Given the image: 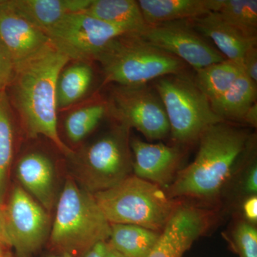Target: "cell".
Wrapping results in <instances>:
<instances>
[{
	"label": "cell",
	"instance_id": "11",
	"mask_svg": "<svg viewBox=\"0 0 257 257\" xmlns=\"http://www.w3.org/2000/svg\"><path fill=\"white\" fill-rule=\"evenodd\" d=\"M138 35L153 46L188 64L196 71L226 60L203 38L191 20L147 26Z\"/></svg>",
	"mask_w": 257,
	"mask_h": 257
},
{
	"label": "cell",
	"instance_id": "33",
	"mask_svg": "<svg viewBox=\"0 0 257 257\" xmlns=\"http://www.w3.org/2000/svg\"><path fill=\"white\" fill-rule=\"evenodd\" d=\"M3 206L0 204V249H8L10 247L6 229H5L4 210Z\"/></svg>",
	"mask_w": 257,
	"mask_h": 257
},
{
	"label": "cell",
	"instance_id": "9",
	"mask_svg": "<svg viewBox=\"0 0 257 257\" xmlns=\"http://www.w3.org/2000/svg\"><path fill=\"white\" fill-rule=\"evenodd\" d=\"M3 210L10 247L20 256H31L50 236L48 211L19 184L12 189Z\"/></svg>",
	"mask_w": 257,
	"mask_h": 257
},
{
	"label": "cell",
	"instance_id": "15",
	"mask_svg": "<svg viewBox=\"0 0 257 257\" xmlns=\"http://www.w3.org/2000/svg\"><path fill=\"white\" fill-rule=\"evenodd\" d=\"M15 172L19 185L50 212L57 200L55 167L50 157L28 152L19 160Z\"/></svg>",
	"mask_w": 257,
	"mask_h": 257
},
{
	"label": "cell",
	"instance_id": "31",
	"mask_svg": "<svg viewBox=\"0 0 257 257\" xmlns=\"http://www.w3.org/2000/svg\"><path fill=\"white\" fill-rule=\"evenodd\" d=\"M109 249V243L108 241H100L87 250L80 257H106Z\"/></svg>",
	"mask_w": 257,
	"mask_h": 257
},
{
	"label": "cell",
	"instance_id": "14",
	"mask_svg": "<svg viewBox=\"0 0 257 257\" xmlns=\"http://www.w3.org/2000/svg\"><path fill=\"white\" fill-rule=\"evenodd\" d=\"M0 40L13 57L15 68L50 46L44 32L8 7V0L0 3Z\"/></svg>",
	"mask_w": 257,
	"mask_h": 257
},
{
	"label": "cell",
	"instance_id": "36",
	"mask_svg": "<svg viewBox=\"0 0 257 257\" xmlns=\"http://www.w3.org/2000/svg\"><path fill=\"white\" fill-rule=\"evenodd\" d=\"M0 257H13L7 249H0Z\"/></svg>",
	"mask_w": 257,
	"mask_h": 257
},
{
	"label": "cell",
	"instance_id": "8",
	"mask_svg": "<svg viewBox=\"0 0 257 257\" xmlns=\"http://www.w3.org/2000/svg\"><path fill=\"white\" fill-rule=\"evenodd\" d=\"M106 105L120 124L136 128L149 140H162L170 133L163 104L147 84L116 86Z\"/></svg>",
	"mask_w": 257,
	"mask_h": 257
},
{
	"label": "cell",
	"instance_id": "23",
	"mask_svg": "<svg viewBox=\"0 0 257 257\" xmlns=\"http://www.w3.org/2000/svg\"><path fill=\"white\" fill-rule=\"evenodd\" d=\"M207 5L243 36L257 39L256 0H207Z\"/></svg>",
	"mask_w": 257,
	"mask_h": 257
},
{
	"label": "cell",
	"instance_id": "19",
	"mask_svg": "<svg viewBox=\"0 0 257 257\" xmlns=\"http://www.w3.org/2000/svg\"><path fill=\"white\" fill-rule=\"evenodd\" d=\"M84 13L125 34L140 33L147 28L138 1L135 0H92Z\"/></svg>",
	"mask_w": 257,
	"mask_h": 257
},
{
	"label": "cell",
	"instance_id": "10",
	"mask_svg": "<svg viewBox=\"0 0 257 257\" xmlns=\"http://www.w3.org/2000/svg\"><path fill=\"white\" fill-rule=\"evenodd\" d=\"M124 32L84 12L64 17L47 32L51 43L71 60H95L104 47Z\"/></svg>",
	"mask_w": 257,
	"mask_h": 257
},
{
	"label": "cell",
	"instance_id": "16",
	"mask_svg": "<svg viewBox=\"0 0 257 257\" xmlns=\"http://www.w3.org/2000/svg\"><path fill=\"white\" fill-rule=\"evenodd\" d=\"M197 32L214 42L218 51L226 60L242 67L245 54L251 47L256 46L257 39H248L224 21L216 13L191 20Z\"/></svg>",
	"mask_w": 257,
	"mask_h": 257
},
{
	"label": "cell",
	"instance_id": "1",
	"mask_svg": "<svg viewBox=\"0 0 257 257\" xmlns=\"http://www.w3.org/2000/svg\"><path fill=\"white\" fill-rule=\"evenodd\" d=\"M70 60L51 44L15 68L11 84L13 102L27 135L45 137L69 158L74 152L59 135L56 88L61 71Z\"/></svg>",
	"mask_w": 257,
	"mask_h": 257
},
{
	"label": "cell",
	"instance_id": "25",
	"mask_svg": "<svg viewBox=\"0 0 257 257\" xmlns=\"http://www.w3.org/2000/svg\"><path fill=\"white\" fill-rule=\"evenodd\" d=\"M15 130L11 104L6 92H0V204L4 205L15 153Z\"/></svg>",
	"mask_w": 257,
	"mask_h": 257
},
{
	"label": "cell",
	"instance_id": "32",
	"mask_svg": "<svg viewBox=\"0 0 257 257\" xmlns=\"http://www.w3.org/2000/svg\"><path fill=\"white\" fill-rule=\"evenodd\" d=\"M245 189L249 194L255 195L257 192V168L253 165L248 171L245 179Z\"/></svg>",
	"mask_w": 257,
	"mask_h": 257
},
{
	"label": "cell",
	"instance_id": "17",
	"mask_svg": "<svg viewBox=\"0 0 257 257\" xmlns=\"http://www.w3.org/2000/svg\"><path fill=\"white\" fill-rule=\"evenodd\" d=\"M91 3L92 0H8V7L46 35L64 17L85 11Z\"/></svg>",
	"mask_w": 257,
	"mask_h": 257
},
{
	"label": "cell",
	"instance_id": "34",
	"mask_svg": "<svg viewBox=\"0 0 257 257\" xmlns=\"http://www.w3.org/2000/svg\"><path fill=\"white\" fill-rule=\"evenodd\" d=\"M242 121L249 124L250 126L256 127L257 124V105L256 102L253 104L246 111L243 116Z\"/></svg>",
	"mask_w": 257,
	"mask_h": 257
},
{
	"label": "cell",
	"instance_id": "3",
	"mask_svg": "<svg viewBox=\"0 0 257 257\" xmlns=\"http://www.w3.org/2000/svg\"><path fill=\"white\" fill-rule=\"evenodd\" d=\"M110 234L111 224L93 194L68 177L56 203L51 246L57 253L80 257L96 243L107 241Z\"/></svg>",
	"mask_w": 257,
	"mask_h": 257
},
{
	"label": "cell",
	"instance_id": "30",
	"mask_svg": "<svg viewBox=\"0 0 257 257\" xmlns=\"http://www.w3.org/2000/svg\"><path fill=\"white\" fill-rule=\"evenodd\" d=\"M243 213L248 220L256 221L257 220V197L252 195L246 199L243 206Z\"/></svg>",
	"mask_w": 257,
	"mask_h": 257
},
{
	"label": "cell",
	"instance_id": "27",
	"mask_svg": "<svg viewBox=\"0 0 257 257\" xmlns=\"http://www.w3.org/2000/svg\"><path fill=\"white\" fill-rule=\"evenodd\" d=\"M234 241L239 257H257V231L252 225L240 223L235 229Z\"/></svg>",
	"mask_w": 257,
	"mask_h": 257
},
{
	"label": "cell",
	"instance_id": "6",
	"mask_svg": "<svg viewBox=\"0 0 257 257\" xmlns=\"http://www.w3.org/2000/svg\"><path fill=\"white\" fill-rule=\"evenodd\" d=\"M130 128L114 130L74 154L73 178L82 188L94 193L114 187L130 176L133 160L128 141Z\"/></svg>",
	"mask_w": 257,
	"mask_h": 257
},
{
	"label": "cell",
	"instance_id": "18",
	"mask_svg": "<svg viewBox=\"0 0 257 257\" xmlns=\"http://www.w3.org/2000/svg\"><path fill=\"white\" fill-rule=\"evenodd\" d=\"M147 26L192 20L210 13L207 0H139Z\"/></svg>",
	"mask_w": 257,
	"mask_h": 257
},
{
	"label": "cell",
	"instance_id": "24",
	"mask_svg": "<svg viewBox=\"0 0 257 257\" xmlns=\"http://www.w3.org/2000/svg\"><path fill=\"white\" fill-rule=\"evenodd\" d=\"M243 72L239 64L225 60L197 70L194 82L211 103L229 89Z\"/></svg>",
	"mask_w": 257,
	"mask_h": 257
},
{
	"label": "cell",
	"instance_id": "12",
	"mask_svg": "<svg viewBox=\"0 0 257 257\" xmlns=\"http://www.w3.org/2000/svg\"><path fill=\"white\" fill-rule=\"evenodd\" d=\"M210 213L189 204H179L147 257H182L194 241L207 231Z\"/></svg>",
	"mask_w": 257,
	"mask_h": 257
},
{
	"label": "cell",
	"instance_id": "29",
	"mask_svg": "<svg viewBox=\"0 0 257 257\" xmlns=\"http://www.w3.org/2000/svg\"><path fill=\"white\" fill-rule=\"evenodd\" d=\"M243 73L257 86V50L256 46L248 49L242 61Z\"/></svg>",
	"mask_w": 257,
	"mask_h": 257
},
{
	"label": "cell",
	"instance_id": "26",
	"mask_svg": "<svg viewBox=\"0 0 257 257\" xmlns=\"http://www.w3.org/2000/svg\"><path fill=\"white\" fill-rule=\"evenodd\" d=\"M107 113L106 105L94 104L72 111L64 122L67 138L72 143L82 141L99 124Z\"/></svg>",
	"mask_w": 257,
	"mask_h": 257
},
{
	"label": "cell",
	"instance_id": "28",
	"mask_svg": "<svg viewBox=\"0 0 257 257\" xmlns=\"http://www.w3.org/2000/svg\"><path fill=\"white\" fill-rule=\"evenodd\" d=\"M15 74V65L11 55L0 40V92L11 86Z\"/></svg>",
	"mask_w": 257,
	"mask_h": 257
},
{
	"label": "cell",
	"instance_id": "21",
	"mask_svg": "<svg viewBox=\"0 0 257 257\" xmlns=\"http://www.w3.org/2000/svg\"><path fill=\"white\" fill-rule=\"evenodd\" d=\"M160 233L132 224H111V248L126 257H147Z\"/></svg>",
	"mask_w": 257,
	"mask_h": 257
},
{
	"label": "cell",
	"instance_id": "2",
	"mask_svg": "<svg viewBox=\"0 0 257 257\" xmlns=\"http://www.w3.org/2000/svg\"><path fill=\"white\" fill-rule=\"evenodd\" d=\"M198 141L195 160L179 171L168 187L167 195L171 199H209L217 195L246 150L248 137L223 121L206 130Z\"/></svg>",
	"mask_w": 257,
	"mask_h": 257
},
{
	"label": "cell",
	"instance_id": "22",
	"mask_svg": "<svg viewBox=\"0 0 257 257\" xmlns=\"http://www.w3.org/2000/svg\"><path fill=\"white\" fill-rule=\"evenodd\" d=\"M93 79V70L87 62H77L65 66L57 82V110L75 104L87 94Z\"/></svg>",
	"mask_w": 257,
	"mask_h": 257
},
{
	"label": "cell",
	"instance_id": "37",
	"mask_svg": "<svg viewBox=\"0 0 257 257\" xmlns=\"http://www.w3.org/2000/svg\"><path fill=\"white\" fill-rule=\"evenodd\" d=\"M47 257H72L68 253H57L56 254L51 255Z\"/></svg>",
	"mask_w": 257,
	"mask_h": 257
},
{
	"label": "cell",
	"instance_id": "35",
	"mask_svg": "<svg viewBox=\"0 0 257 257\" xmlns=\"http://www.w3.org/2000/svg\"><path fill=\"white\" fill-rule=\"evenodd\" d=\"M106 257H126L124 256V255L121 254V253H119V251H116V250L114 249V248H111L110 245H109V249L108 251L107 254H106Z\"/></svg>",
	"mask_w": 257,
	"mask_h": 257
},
{
	"label": "cell",
	"instance_id": "5",
	"mask_svg": "<svg viewBox=\"0 0 257 257\" xmlns=\"http://www.w3.org/2000/svg\"><path fill=\"white\" fill-rule=\"evenodd\" d=\"M93 195L110 224L136 225L160 233L179 204L162 187L135 175Z\"/></svg>",
	"mask_w": 257,
	"mask_h": 257
},
{
	"label": "cell",
	"instance_id": "7",
	"mask_svg": "<svg viewBox=\"0 0 257 257\" xmlns=\"http://www.w3.org/2000/svg\"><path fill=\"white\" fill-rule=\"evenodd\" d=\"M155 87L165 108L170 133L177 143L197 141L208 128L224 121L194 82L182 74L157 79Z\"/></svg>",
	"mask_w": 257,
	"mask_h": 257
},
{
	"label": "cell",
	"instance_id": "20",
	"mask_svg": "<svg viewBox=\"0 0 257 257\" xmlns=\"http://www.w3.org/2000/svg\"><path fill=\"white\" fill-rule=\"evenodd\" d=\"M257 86L243 72L223 95L210 103L213 111L223 120L242 121L250 107L256 102Z\"/></svg>",
	"mask_w": 257,
	"mask_h": 257
},
{
	"label": "cell",
	"instance_id": "4",
	"mask_svg": "<svg viewBox=\"0 0 257 257\" xmlns=\"http://www.w3.org/2000/svg\"><path fill=\"white\" fill-rule=\"evenodd\" d=\"M95 60L100 64L104 84L120 86L147 84L153 79L182 74L185 63L153 46L138 34L113 39Z\"/></svg>",
	"mask_w": 257,
	"mask_h": 257
},
{
	"label": "cell",
	"instance_id": "13",
	"mask_svg": "<svg viewBox=\"0 0 257 257\" xmlns=\"http://www.w3.org/2000/svg\"><path fill=\"white\" fill-rule=\"evenodd\" d=\"M130 148L134 154L133 170L135 176L162 188H168L178 173L182 160L179 147L133 139Z\"/></svg>",
	"mask_w": 257,
	"mask_h": 257
}]
</instances>
